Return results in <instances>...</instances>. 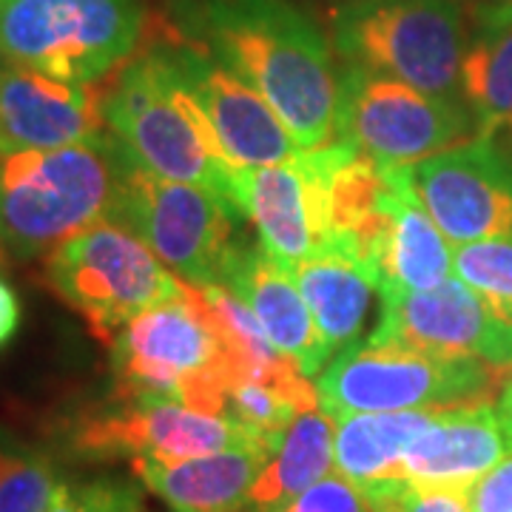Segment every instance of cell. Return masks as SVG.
I'll use <instances>...</instances> for the list:
<instances>
[{
    "label": "cell",
    "mask_w": 512,
    "mask_h": 512,
    "mask_svg": "<svg viewBox=\"0 0 512 512\" xmlns=\"http://www.w3.org/2000/svg\"><path fill=\"white\" fill-rule=\"evenodd\" d=\"M168 29L254 86L302 151L333 143L339 69L319 26L291 0H168Z\"/></svg>",
    "instance_id": "1"
},
{
    "label": "cell",
    "mask_w": 512,
    "mask_h": 512,
    "mask_svg": "<svg viewBox=\"0 0 512 512\" xmlns=\"http://www.w3.org/2000/svg\"><path fill=\"white\" fill-rule=\"evenodd\" d=\"M103 123L146 171L231 200L237 165L222 151L208 114L185 89L163 37H154L103 86Z\"/></svg>",
    "instance_id": "2"
},
{
    "label": "cell",
    "mask_w": 512,
    "mask_h": 512,
    "mask_svg": "<svg viewBox=\"0 0 512 512\" xmlns=\"http://www.w3.org/2000/svg\"><path fill=\"white\" fill-rule=\"evenodd\" d=\"M126 148L109 128L86 143L0 154V242L12 256L52 254L106 220Z\"/></svg>",
    "instance_id": "3"
},
{
    "label": "cell",
    "mask_w": 512,
    "mask_h": 512,
    "mask_svg": "<svg viewBox=\"0 0 512 512\" xmlns=\"http://www.w3.org/2000/svg\"><path fill=\"white\" fill-rule=\"evenodd\" d=\"M111 376L120 396L171 399L205 416H225L228 353L197 285L185 282L180 296L114 333Z\"/></svg>",
    "instance_id": "4"
},
{
    "label": "cell",
    "mask_w": 512,
    "mask_h": 512,
    "mask_svg": "<svg viewBox=\"0 0 512 512\" xmlns=\"http://www.w3.org/2000/svg\"><path fill=\"white\" fill-rule=\"evenodd\" d=\"M333 52L348 66L461 100L470 12L461 0H345L330 15Z\"/></svg>",
    "instance_id": "5"
},
{
    "label": "cell",
    "mask_w": 512,
    "mask_h": 512,
    "mask_svg": "<svg viewBox=\"0 0 512 512\" xmlns=\"http://www.w3.org/2000/svg\"><path fill=\"white\" fill-rule=\"evenodd\" d=\"M143 35V0H0V63L63 83H103Z\"/></svg>",
    "instance_id": "6"
},
{
    "label": "cell",
    "mask_w": 512,
    "mask_h": 512,
    "mask_svg": "<svg viewBox=\"0 0 512 512\" xmlns=\"http://www.w3.org/2000/svg\"><path fill=\"white\" fill-rule=\"evenodd\" d=\"M126 148V146H123ZM242 211L217 191L165 180L146 171L126 148L106 220L143 239L180 279L205 288L225 285L237 254Z\"/></svg>",
    "instance_id": "7"
},
{
    "label": "cell",
    "mask_w": 512,
    "mask_h": 512,
    "mask_svg": "<svg viewBox=\"0 0 512 512\" xmlns=\"http://www.w3.org/2000/svg\"><path fill=\"white\" fill-rule=\"evenodd\" d=\"M493 365L481 359H441L393 342H356L316 376L319 404L333 419L353 413L441 410L484 402Z\"/></svg>",
    "instance_id": "8"
},
{
    "label": "cell",
    "mask_w": 512,
    "mask_h": 512,
    "mask_svg": "<svg viewBox=\"0 0 512 512\" xmlns=\"http://www.w3.org/2000/svg\"><path fill=\"white\" fill-rule=\"evenodd\" d=\"M46 282L97 336L126 328L134 316L180 296L185 285L143 239L111 220L94 222L57 245L46 256Z\"/></svg>",
    "instance_id": "9"
},
{
    "label": "cell",
    "mask_w": 512,
    "mask_h": 512,
    "mask_svg": "<svg viewBox=\"0 0 512 512\" xmlns=\"http://www.w3.org/2000/svg\"><path fill=\"white\" fill-rule=\"evenodd\" d=\"M478 134L461 100L433 97L396 77L342 63L333 140L384 165H413Z\"/></svg>",
    "instance_id": "10"
},
{
    "label": "cell",
    "mask_w": 512,
    "mask_h": 512,
    "mask_svg": "<svg viewBox=\"0 0 512 512\" xmlns=\"http://www.w3.org/2000/svg\"><path fill=\"white\" fill-rule=\"evenodd\" d=\"M242 444L256 441L237 421L225 416H205L180 402L154 396L114 393L111 402L80 413L66 427V450L83 461H183Z\"/></svg>",
    "instance_id": "11"
},
{
    "label": "cell",
    "mask_w": 512,
    "mask_h": 512,
    "mask_svg": "<svg viewBox=\"0 0 512 512\" xmlns=\"http://www.w3.org/2000/svg\"><path fill=\"white\" fill-rule=\"evenodd\" d=\"M410 185L453 245L512 237V126L407 165Z\"/></svg>",
    "instance_id": "12"
},
{
    "label": "cell",
    "mask_w": 512,
    "mask_h": 512,
    "mask_svg": "<svg viewBox=\"0 0 512 512\" xmlns=\"http://www.w3.org/2000/svg\"><path fill=\"white\" fill-rule=\"evenodd\" d=\"M382 316L367 336L441 359H481L512 367V330L458 276L430 291L384 288Z\"/></svg>",
    "instance_id": "13"
},
{
    "label": "cell",
    "mask_w": 512,
    "mask_h": 512,
    "mask_svg": "<svg viewBox=\"0 0 512 512\" xmlns=\"http://www.w3.org/2000/svg\"><path fill=\"white\" fill-rule=\"evenodd\" d=\"M163 43L185 89L208 114L222 151L237 168L288 163L302 154V146L271 103L220 57L171 29L163 35Z\"/></svg>",
    "instance_id": "14"
},
{
    "label": "cell",
    "mask_w": 512,
    "mask_h": 512,
    "mask_svg": "<svg viewBox=\"0 0 512 512\" xmlns=\"http://www.w3.org/2000/svg\"><path fill=\"white\" fill-rule=\"evenodd\" d=\"M231 200L254 222L259 245L288 268L330 239L322 148L302 151L288 163L234 168Z\"/></svg>",
    "instance_id": "15"
},
{
    "label": "cell",
    "mask_w": 512,
    "mask_h": 512,
    "mask_svg": "<svg viewBox=\"0 0 512 512\" xmlns=\"http://www.w3.org/2000/svg\"><path fill=\"white\" fill-rule=\"evenodd\" d=\"M103 131V83H63L0 63V154L74 146Z\"/></svg>",
    "instance_id": "16"
},
{
    "label": "cell",
    "mask_w": 512,
    "mask_h": 512,
    "mask_svg": "<svg viewBox=\"0 0 512 512\" xmlns=\"http://www.w3.org/2000/svg\"><path fill=\"white\" fill-rule=\"evenodd\" d=\"M507 453L510 441L493 404L441 407L410 441L402 458V476L424 487L470 490Z\"/></svg>",
    "instance_id": "17"
},
{
    "label": "cell",
    "mask_w": 512,
    "mask_h": 512,
    "mask_svg": "<svg viewBox=\"0 0 512 512\" xmlns=\"http://www.w3.org/2000/svg\"><path fill=\"white\" fill-rule=\"evenodd\" d=\"M225 288L234 291L256 313L259 325L271 336L279 353H285L305 376H319L328 367L330 350L313 319L296 276L262 245L242 248L225 276Z\"/></svg>",
    "instance_id": "18"
},
{
    "label": "cell",
    "mask_w": 512,
    "mask_h": 512,
    "mask_svg": "<svg viewBox=\"0 0 512 512\" xmlns=\"http://www.w3.org/2000/svg\"><path fill=\"white\" fill-rule=\"evenodd\" d=\"M268 458L265 447L242 444L183 461L134 458L131 470L174 512H245L251 487Z\"/></svg>",
    "instance_id": "19"
},
{
    "label": "cell",
    "mask_w": 512,
    "mask_h": 512,
    "mask_svg": "<svg viewBox=\"0 0 512 512\" xmlns=\"http://www.w3.org/2000/svg\"><path fill=\"white\" fill-rule=\"evenodd\" d=\"M296 285L325 336L330 356L362 342L367 311L379 282L345 239H328L291 268Z\"/></svg>",
    "instance_id": "20"
},
{
    "label": "cell",
    "mask_w": 512,
    "mask_h": 512,
    "mask_svg": "<svg viewBox=\"0 0 512 512\" xmlns=\"http://www.w3.org/2000/svg\"><path fill=\"white\" fill-rule=\"evenodd\" d=\"M370 271L376 274L379 291H430L456 276L450 239L424 211L410 185L407 165H402V180L393 197L387 228L370 254Z\"/></svg>",
    "instance_id": "21"
},
{
    "label": "cell",
    "mask_w": 512,
    "mask_h": 512,
    "mask_svg": "<svg viewBox=\"0 0 512 512\" xmlns=\"http://www.w3.org/2000/svg\"><path fill=\"white\" fill-rule=\"evenodd\" d=\"M461 103L476 117L478 131L512 123V3L481 0L470 9Z\"/></svg>",
    "instance_id": "22"
},
{
    "label": "cell",
    "mask_w": 512,
    "mask_h": 512,
    "mask_svg": "<svg viewBox=\"0 0 512 512\" xmlns=\"http://www.w3.org/2000/svg\"><path fill=\"white\" fill-rule=\"evenodd\" d=\"M436 410L402 413H353L336 419V473L359 490L402 476V458L410 441L433 421Z\"/></svg>",
    "instance_id": "23"
},
{
    "label": "cell",
    "mask_w": 512,
    "mask_h": 512,
    "mask_svg": "<svg viewBox=\"0 0 512 512\" xmlns=\"http://www.w3.org/2000/svg\"><path fill=\"white\" fill-rule=\"evenodd\" d=\"M336 419L328 410L313 407L299 413L288 427L285 439L279 441L276 453L268 458L262 473L256 476L248 510L271 512L291 501L293 495L308 490L319 478L330 476V467L336 464Z\"/></svg>",
    "instance_id": "24"
},
{
    "label": "cell",
    "mask_w": 512,
    "mask_h": 512,
    "mask_svg": "<svg viewBox=\"0 0 512 512\" xmlns=\"http://www.w3.org/2000/svg\"><path fill=\"white\" fill-rule=\"evenodd\" d=\"M60 481L55 458L0 427V512H46Z\"/></svg>",
    "instance_id": "25"
},
{
    "label": "cell",
    "mask_w": 512,
    "mask_h": 512,
    "mask_svg": "<svg viewBox=\"0 0 512 512\" xmlns=\"http://www.w3.org/2000/svg\"><path fill=\"white\" fill-rule=\"evenodd\" d=\"M453 271L512 330V237L456 245Z\"/></svg>",
    "instance_id": "26"
},
{
    "label": "cell",
    "mask_w": 512,
    "mask_h": 512,
    "mask_svg": "<svg viewBox=\"0 0 512 512\" xmlns=\"http://www.w3.org/2000/svg\"><path fill=\"white\" fill-rule=\"evenodd\" d=\"M46 512H148L143 490L114 476L63 478Z\"/></svg>",
    "instance_id": "27"
},
{
    "label": "cell",
    "mask_w": 512,
    "mask_h": 512,
    "mask_svg": "<svg viewBox=\"0 0 512 512\" xmlns=\"http://www.w3.org/2000/svg\"><path fill=\"white\" fill-rule=\"evenodd\" d=\"M365 495L373 512H470L467 490L453 487H424L407 478H393L367 487Z\"/></svg>",
    "instance_id": "28"
},
{
    "label": "cell",
    "mask_w": 512,
    "mask_h": 512,
    "mask_svg": "<svg viewBox=\"0 0 512 512\" xmlns=\"http://www.w3.org/2000/svg\"><path fill=\"white\" fill-rule=\"evenodd\" d=\"M271 512H373V504L350 478L325 476Z\"/></svg>",
    "instance_id": "29"
},
{
    "label": "cell",
    "mask_w": 512,
    "mask_h": 512,
    "mask_svg": "<svg viewBox=\"0 0 512 512\" xmlns=\"http://www.w3.org/2000/svg\"><path fill=\"white\" fill-rule=\"evenodd\" d=\"M470 512H512V450L467 490Z\"/></svg>",
    "instance_id": "30"
},
{
    "label": "cell",
    "mask_w": 512,
    "mask_h": 512,
    "mask_svg": "<svg viewBox=\"0 0 512 512\" xmlns=\"http://www.w3.org/2000/svg\"><path fill=\"white\" fill-rule=\"evenodd\" d=\"M20 325V302L18 293L6 279H0V348L18 333Z\"/></svg>",
    "instance_id": "31"
},
{
    "label": "cell",
    "mask_w": 512,
    "mask_h": 512,
    "mask_svg": "<svg viewBox=\"0 0 512 512\" xmlns=\"http://www.w3.org/2000/svg\"><path fill=\"white\" fill-rule=\"evenodd\" d=\"M495 410H498V419H501L504 436H507V441H510V450H512V379L501 387V396H498Z\"/></svg>",
    "instance_id": "32"
},
{
    "label": "cell",
    "mask_w": 512,
    "mask_h": 512,
    "mask_svg": "<svg viewBox=\"0 0 512 512\" xmlns=\"http://www.w3.org/2000/svg\"><path fill=\"white\" fill-rule=\"evenodd\" d=\"M3 259H6V248H3V242H0V265H3Z\"/></svg>",
    "instance_id": "33"
},
{
    "label": "cell",
    "mask_w": 512,
    "mask_h": 512,
    "mask_svg": "<svg viewBox=\"0 0 512 512\" xmlns=\"http://www.w3.org/2000/svg\"><path fill=\"white\" fill-rule=\"evenodd\" d=\"M504 3H512V0H504Z\"/></svg>",
    "instance_id": "34"
},
{
    "label": "cell",
    "mask_w": 512,
    "mask_h": 512,
    "mask_svg": "<svg viewBox=\"0 0 512 512\" xmlns=\"http://www.w3.org/2000/svg\"><path fill=\"white\" fill-rule=\"evenodd\" d=\"M504 126H507V123H504ZM510 126H512V123H510Z\"/></svg>",
    "instance_id": "35"
}]
</instances>
